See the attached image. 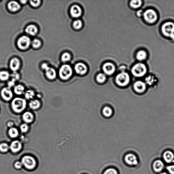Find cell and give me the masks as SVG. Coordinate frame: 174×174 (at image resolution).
Segmentation results:
<instances>
[{"instance_id": "obj_41", "label": "cell", "mask_w": 174, "mask_h": 174, "mask_svg": "<svg viewBox=\"0 0 174 174\" xmlns=\"http://www.w3.org/2000/svg\"><path fill=\"white\" fill-rule=\"evenodd\" d=\"M15 82L13 80H11V81H9L8 83V87L11 88V87H14L15 85Z\"/></svg>"}, {"instance_id": "obj_5", "label": "cell", "mask_w": 174, "mask_h": 174, "mask_svg": "<svg viewBox=\"0 0 174 174\" xmlns=\"http://www.w3.org/2000/svg\"><path fill=\"white\" fill-rule=\"evenodd\" d=\"M21 163L24 166L28 169H33L36 167V160L32 156L26 155L23 156Z\"/></svg>"}, {"instance_id": "obj_1", "label": "cell", "mask_w": 174, "mask_h": 174, "mask_svg": "<svg viewBox=\"0 0 174 174\" xmlns=\"http://www.w3.org/2000/svg\"><path fill=\"white\" fill-rule=\"evenodd\" d=\"M11 106L13 110L15 112L21 113L26 109L27 102L26 100L21 98H15L12 101Z\"/></svg>"}, {"instance_id": "obj_29", "label": "cell", "mask_w": 174, "mask_h": 174, "mask_svg": "<svg viewBox=\"0 0 174 174\" xmlns=\"http://www.w3.org/2000/svg\"><path fill=\"white\" fill-rule=\"evenodd\" d=\"M102 112L103 115L107 117L110 116L112 115L113 113L112 109L107 107H105L103 109Z\"/></svg>"}, {"instance_id": "obj_36", "label": "cell", "mask_w": 174, "mask_h": 174, "mask_svg": "<svg viewBox=\"0 0 174 174\" xmlns=\"http://www.w3.org/2000/svg\"><path fill=\"white\" fill-rule=\"evenodd\" d=\"M70 58H71V56H70V55L67 53H65L63 54L62 56V60L63 61L67 62L70 60Z\"/></svg>"}, {"instance_id": "obj_10", "label": "cell", "mask_w": 174, "mask_h": 174, "mask_svg": "<svg viewBox=\"0 0 174 174\" xmlns=\"http://www.w3.org/2000/svg\"><path fill=\"white\" fill-rule=\"evenodd\" d=\"M42 67L43 69L45 70L46 75L49 79H54L56 78V72L54 69L49 67L46 63L43 64Z\"/></svg>"}, {"instance_id": "obj_43", "label": "cell", "mask_w": 174, "mask_h": 174, "mask_svg": "<svg viewBox=\"0 0 174 174\" xmlns=\"http://www.w3.org/2000/svg\"><path fill=\"white\" fill-rule=\"evenodd\" d=\"M23 165L21 162H17L15 164V166L16 168L18 169H21Z\"/></svg>"}, {"instance_id": "obj_21", "label": "cell", "mask_w": 174, "mask_h": 174, "mask_svg": "<svg viewBox=\"0 0 174 174\" xmlns=\"http://www.w3.org/2000/svg\"><path fill=\"white\" fill-rule=\"evenodd\" d=\"M164 167V164L161 160H157L154 162L153 168L154 171L156 172L161 171Z\"/></svg>"}, {"instance_id": "obj_12", "label": "cell", "mask_w": 174, "mask_h": 174, "mask_svg": "<svg viewBox=\"0 0 174 174\" xmlns=\"http://www.w3.org/2000/svg\"><path fill=\"white\" fill-rule=\"evenodd\" d=\"M20 66V61L16 58H13L10 63V67L11 70L13 72H16Z\"/></svg>"}, {"instance_id": "obj_22", "label": "cell", "mask_w": 174, "mask_h": 174, "mask_svg": "<svg viewBox=\"0 0 174 174\" xmlns=\"http://www.w3.org/2000/svg\"><path fill=\"white\" fill-rule=\"evenodd\" d=\"M163 157L164 160L166 162L168 163H170L173 161L174 155L171 152L167 151L164 153Z\"/></svg>"}, {"instance_id": "obj_7", "label": "cell", "mask_w": 174, "mask_h": 174, "mask_svg": "<svg viewBox=\"0 0 174 174\" xmlns=\"http://www.w3.org/2000/svg\"><path fill=\"white\" fill-rule=\"evenodd\" d=\"M144 20L149 23H153L157 20V14L155 11L151 9L146 10L143 13Z\"/></svg>"}, {"instance_id": "obj_14", "label": "cell", "mask_w": 174, "mask_h": 174, "mask_svg": "<svg viewBox=\"0 0 174 174\" xmlns=\"http://www.w3.org/2000/svg\"><path fill=\"white\" fill-rule=\"evenodd\" d=\"M11 150L14 153L19 152L22 148V144L18 140L13 141L10 146Z\"/></svg>"}, {"instance_id": "obj_28", "label": "cell", "mask_w": 174, "mask_h": 174, "mask_svg": "<svg viewBox=\"0 0 174 174\" xmlns=\"http://www.w3.org/2000/svg\"><path fill=\"white\" fill-rule=\"evenodd\" d=\"M146 57V54L144 50H140L138 52L136 55V58L140 61L145 60Z\"/></svg>"}, {"instance_id": "obj_25", "label": "cell", "mask_w": 174, "mask_h": 174, "mask_svg": "<svg viewBox=\"0 0 174 174\" xmlns=\"http://www.w3.org/2000/svg\"><path fill=\"white\" fill-rule=\"evenodd\" d=\"M8 134L12 138H15L18 136L19 131L16 128L12 127L9 129L8 131Z\"/></svg>"}, {"instance_id": "obj_26", "label": "cell", "mask_w": 174, "mask_h": 174, "mask_svg": "<svg viewBox=\"0 0 174 174\" xmlns=\"http://www.w3.org/2000/svg\"><path fill=\"white\" fill-rule=\"evenodd\" d=\"M25 98L28 100H32L35 96V93L34 91L29 89L25 91L24 93Z\"/></svg>"}, {"instance_id": "obj_20", "label": "cell", "mask_w": 174, "mask_h": 174, "mask_svg": "<svg viewBox=\"0 0 174 174\" xmlns=\"http://www.w3.org/2000/svg\"><path fill=\"white\" fill-rule=\"evenodd\" d=\"M38 29L34 25H28L25 29V32L26 34L30 36H34L38 32Z\"/></svg>"}, {"instance_id": "obj_16", "label": "cell", "mask_w": 174, "mask_h": 174, "mask_svg": "<svg viewBox=\"0 0 174 174\" xmlns=\"http://www.w3.org/2000/svg\"><path fill=\"white\" fill-rule=\"evenodd\" d=\"M75 68L76 73L80 75L85 74L87 70V66L82 63H78L76 64Z\"/></svg>"}, {"instance_id": "obj_45", "label": "cell", "mask_w": 174, "mask_h": 174, "mask_svg": "<svg viewBox=\"0 0 174 174\" xmlns=\"http://www.w3.org/2000/svg\"><path fill=\"white\" fill-rule=\"evenodd\" d=\"M13 123L12 122H9L8 123L7 126L8 127H9L12 128V127L13 126Z\"/></svg>"}, {"instance_id": "obj_17", "label": "cell", "mask_w": 174, "mask_h": 174, "mask_svg": "<svg viewBox=\"0 0 174 174\" xmlns=\"http://www.w3.org/2000/svg\"><path fill=\"white\" fill-rule=\"evenodd\" d=\"M70 13L72 16L74 17H78L80 16L82 13L81 8L79 6L74 5L70 9Z\"/></svg>"}, {"instance_id": "obj_40", "label": "cell", "mask_w": 174, "mask_h": 174, "mask_svg": "<svg viewBox=\"0 0 174 174\" xmlns=\"http://www.w3.org/2000/svg\"><path fill=\"white\" fill-rule=\"evenodd\" d=\"M40 1H30V3L32 6L37 7L40 4Z\"/></svg>"}, {"instance_id": "obj_34", "label": "cell", "mask_w": 174, "mask_h": 174, "mask_svg": "<svg viewBox=\"0 0 174 174\" xmlns=\"http://www.w3.org/2000/svg\"><path fill=\"white\" fill-rule=\"evenodd\" d=\"M31 45L33 47L35 48H37L39 47L41 45V42L40 40H38V39H35L34 40L32 41L31 42Z\"/></svg>"}, {"instance_id": "obj_33", "label": "cell", "mask_w": 174, "mask_h": 174, "mask_svg": "<svg viewBox=\"0 0 174 174\" xmlns=\"http://www.w3.org/2000/svg\"><path fill=\"white\" fill-rule=\"evenodd\" d=\"M145 81L148 85H151L154 83L155 80L153 76L150 75L146 78Z\"/></svg>"}, {"instance_id": "obj_9", "label": "cell", "mask_w": 174, "mask_h": 174, "mask_svg": "<svg viewBox=\"0 0 174 174\" xmlns=\"http://www.w3.org/2000/svg\"><path fill=\"white\" fill-rule=\"evenodd\" d=\"M1 96L4 100L8 101L11 100L13 97V93L10 88L8 87H5L1 89Z\"/></svg>"}, {"instance_id": "obj_15", "label": "cell", "mask_w": 174, "mask_h": 174, "mask_svg": "<svg viewBox=\"0 0 174 174\" xmlns=\"http://www.w3.org/2000/svg\"><path fill=\"white\" fill-rule=\"evenodd\" d=\"M126 163L130 165H136L138 164V161L135 155L132 154H129L125 157Z\"/></svg>"}, {"instance_id": "obj_31", "label": "cell", "mask_w": 174, "mask_h": 174, "mask_svg": "<svg viewBox=\"0 0 174 174\" xmlns=\"http://www.w3.org/2000/svg\"><path fill=\"white\" fill-rule=\"evenodd\" d=\"M106 77L104 74L100 73L97 75V80L99 83H102L106 80Z\"/></svg>"}, {"instance_id": "obj_44", "label": "cell", "mask_w": 174, "mask_h": 174, "mask_svg": "<svg viewBox=\"0 0 174 174\" xmlns=\"http://www.w3.org/2000/svg\"><path fill=\"white\" fill-rule=\"evenodd\" d=\"M143 12H142V11L140 10H139L137 12V15L139 17H140L143 14Z\"/></svg>"}, {"instance_id": "obj_35", "label": "cell", "mask_w": 174, "mask_h": 174, "mask_svg": "<svg viewBox=\"0 0 174 174\" xmlns=\"http://www.w3.org/2000/svg\"><path fill=\"white\" fill-rule=\"evenodd\" d=\"M20 129L21 132L23 133L27 132L29 129L28 125L26 123L21 124L20 127Z\"/></svg>"}, {"instance_id": "obj_19", "label": "cell", "mask_w": 174, "mask_h": 174, "mask_svg": "<svg viewBox=\"0 0 174 174\" xmlns=\"http://www.w3.org/2000/svg\"><path fill=\"white\" fill-rule=\"evenodd\" d=\"M8 8L12 12L17 11L20 9L21 6L16 1H12L8 4Z\"/></svg>"}, {"instance_id": "obj_8", "label": "cell", "mask_w": 174, "mask_h": 174, "mask_svg": "<svg viewBox=\"0 0 174 174\" xmlns=\"http://www.w3.org/2000/svg\"><path fill=\"white\" fill-rule=\"evenodd\" d=\"M72 74V70L70 66L68 65H63L59 70L60 77L63 80H67Z\"/></svg>"}, {"instance_id": "obj_47", "label": "cell", "mask_w": 174, "mask_h": 174, "mask_svg": "<svg viewBox=\"0 0 174 174\" xmlns=\"http://www.w3.org/2000/svg\"><path fill=\"white\" fill-rule=\"evenodd\" d=\"M161 174H167L165 173H161Z\"/></svg>"}, {"instance_id": "obj_24", "label": "cell", "mask_w": 174, "mask_h": 174, "mask_svg": "<svg viewBox=\"0 0 174 174\" xmlns=\"http://www.w3.org/2000/svg\"><path fill=\"white\" fill-rule=\"evenodd\" d=\"M40 102L38 100L34 99L31 100L29 103L30 108L32 109H36L40 106Z\"/></svg>"}, {"instance_id": "obj_23", "label": "cell", "mask_w": 174, "mask_h": 174, "mask_svg": "<svg viewBox=\"0 0 174 174\" xmlns=\"http://www.w3.org/2000/svg\"><path fill=\"white\" fill-rule=\"evenodd\" d=\"M25 88L24 86L21 85H18L15 86L14 91L17 95H21L25 93Z\"/></svg>"}, {"instance_id": "obj_39", "label": "cell", "mask_w": 174, "mask_h": 174, "mask_svg": "<svg viewBox=\"0 0 174 174\" xmlns=\"http://www.w3.org/2000/svg\"><path fill=\"white\" fill-rule=\"evenodd\" d=\"M104 174H117V173L115 169L110 168L106 170Z\"/></svg>"}, {"instance_id": "obj_27", "label": "cell", "mask_w": 174, "mask_h": 174, "mask_svg": "<svg viewBox=\"0 0 174 174\" xmlns=\"http://www.w3.org/2000/svg\"><path fill=\"white\" fill-rule=\"evenodd\" d=\"M10 75L8 72L6 71L0 72V80L2 81H6L8 80Z\"/></svg>"}, {"instance_id": "obj_11", "label": "cell", "mask_w": 174, "mask_h": 174, "mask_svg": "<svg viewBox=\"0 0 174 174\" xmlns=\"http://www.w3.org/2000/svg\"><path fill=\"white\" fill-rule=\"evenodd\" d=\"M103 71L107 75H110L113 74L115 72V67L114 64L111 63H107L103 67Z\"/></svg>"}, {"instance_id": "obj_46", "label": "cell", "mask_w": 174, "mask_h": 174, "mask_svg": "<svg viewBox=\"0 0 174 174\" xmlns=\"http://www.w3.org/2000/svg\"><path fill=\"white\" fill-rule=\"evenodd\" d=\"M21 3L25 4L27 1H20Z\"/></svg>"}, {"instance_id": "obj_13", "label": "cell", "mask_w": 174, "mask_h": 174, "mask_svg": "<svg viewBox=\"0 0 174 174\" xmlns=\"http://www.w3.org/2000/svg\"><path fill=\"white\" fill-rule=\"evenodd\" d=\"M134 88L137 92L143 93L146 89V84L142 81H137L134 84Z\"/></svg>"}, {"instance_id": "obj_6", "label": "cell", "mask_w": 174, "mask_h": 174, "mask_svg": "<svg viewBox=\"0 0 174 174\" xmlns=\"http://www.w3.org/2000/svg\"><path fill=\"white\" fill-rule=\"evenodd\" d=\"M31 43L30 38L27 36H23L19 38L17 42V45L21 50H26L29 48Z\"/></svg>"}, {"instance_id": "obj_42", "label": "cell", "mask_w": 174, "mask_h": 174, "mask_svg": "<svg viewBox=\"0 0 174 174\" xmlns=\"http://www.w3.org/2000/svg\"><path fill=\"white\" fill-rule=\"evenodd\" d=\"M167 169L171 174H174V166H169L167 167Z\"/></svg>"}, {"instance_id": "obj_37", "label": "cell", "mask_w": 174, "mask_h": 174, "mask_svg": "<svg viewBox=\"0 0 174 174\" xmlns=\"http://www.w3.org/2000/svg\"><path fill=\"white\" fill-rule=\"evenodd\" d=\"M73 26L75 29H79L82 26V23L81 21L76 20L73 23Z\"/></svg>"}, {"instance_id": "obj_30", "label": "cell", "mask_w": 174, "mask_h": 174, "mask_svg": "<svg viewBox=\"0 0 174 174\" xmlns=\"http://www.w3.org/2000/svg\"><path fill=\"white\" fill-rule=\"evenodd\" d=\"M142 4V1L140 0L131 1L130 3L131 6L134 8H139Z\"/></svg>"}, {"instance_id": "obj_18", "label": "cell", "mask_w": 174, "mask_h": 174, "mask_svg": "<svg viewBox=\"0 0 174 174\" xmlns=\"http://www.w3.org/2000/svg\"><path fill=\"white\" fill-rule=\"evenodd\" d=\"M22 118L23 121L27 124L31 123L34 120V115L31 112L27 111L23 113Z\"/></svg>"}, {"instance_id": "obj_4", "label": "cell", "mask_w": 174, "mask_h": 174, "mask_svg": "<svg viewBox=\"0 0 174 174\" xmlns=\"http://www.w3.org/2000/svg\"><path fill=\"white\" fill-rule=\"evenodd\" d=\"M130 77L129 74L123 72L118 74L116 78V83L120 87H125L129 83Z\"/></svg>"}, {"instance_id": "obj_32", "label": "cell", "mask_w": 174, "mask_h": 174, "mask_svg": "<svg viewBox=\"0 0 174 174\" xmlns=\"http://www.w3.org/2000/svg\"><path fill=\"white\" fill-rule=\"evenodd\" d=\"M9 148V146L7 143H3L0 144V151L2 152H7Z\"/></svg>"}, {"instance_id": "obj_3", "label": "cell", "mask_w": 174, "mask_h": 174, "mask_svg": "<svg viewBox=\"0 0 174 174\" xmlns=\"http://www.w3.org/2000/svg\"><path fill=\"white\" fill-rule=\"evenodd\" d=\"M162 31L163 34L166 36L169 37L174 40V23L167 22L162 25Z\"/></svg>"}, {"instance_id": "obj_2", "label": "cell", "mask_w": 174, "mask_h": 174, "mask_svg": "<svg viewBox=\"0 0 174 174\" xmlns=\"http://www.w3.org/2000/svg\"><path fill=\"white\" fill-rule=\"evenodd\" d=\"M147 72V69L144 64L138 63L134 65L132 68L131 72L133 75L135 77H140L146 75Z\"/></svg>"}, {"instance_id": "obj_38", "label": "cell", "mask_w": 174, "mask_h": 174, "mask_svg": "<svg viewBox=\"0 0 174 174\" xmlns=\"http://www.w3.org/2000/svg\"><path fill=\"white\" fill-rule=\"evenodd\" d=\"M11 77L12 80L16 81L19 79L20 78V75L17 72H13V73L11 74Z\"/></svg>"}]
</instances>
